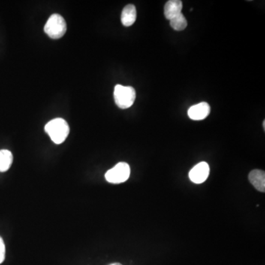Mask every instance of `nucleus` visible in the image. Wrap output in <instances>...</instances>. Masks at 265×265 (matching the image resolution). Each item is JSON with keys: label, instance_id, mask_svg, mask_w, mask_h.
<instances>
[{"label": "nucleus", "instance_id": "6e6552de", "mask_svg": "<svg viewBox=\"0 0 265 265\" xmlns=\"http://www.w3.org/2000/svg\"><path fill=\"white\" fill-rule=\"evenodd\" d=\"M182 7V1L180 0H170L164 6V16L169 20H171L181 13Z\"/></svg>", "mask_w": 265, "mask_h": 265}, {"label": "nucleus", "instance_id": "7ed1b4c3", "mask_svg": "<svg viewBox=\"0 0 265 265\" xmlns=\"http://www.w3.org/2000/svg\"><path fill=\"white\" fill-rule=\"evenodd\" d=\"M44 32L53 39L64 37L67 32V23L64 18L59 14H52L45 25Z\"/></svg>", "mask_w": 265, "mask_h": 265}, {"label": "nucleus", "instance_id": "20e7f679", "mask_svg": "<svg viewBox=\"0 0 265 265\" xmlns=\"http://www.w3.org/2000/svg\"><path fill=\"white\" fill-rule=\"evenodd\" d=\"M131 175L130 166L125 162H119L106 173V179L112 184L125 182Z\"/></svg>", "mask_w": 265, "mask_h": 265}, {"label": "nucleus", "instance_id": "39448f33", "mask_svg": "<svg viewBox=\"0 0 265 265\" xmlns=\"http://www.w3.org/2000/svg\"><path fill=\"white\" fill-rule=\"evenodd\" d=\"M209 173H210V169H209V164L203 161L194 166L190 170L189 176L190 180L194 184H202L206 181L209 176Z\"/></svg>", "mask_w": 265, "mask_h": 265}, {"label": "nucleus", "instance_id": "9d476101", "mask_svg": "<svg viewBox=\"0 0 265 265\" xmlns=\"http://www.w3.org/2000/svg\"><path fill=\"white\" fill-rule=\"evenodd\" d=\"M13 154L7 150L0 151V172L4 173L7 171L11 167L13 163Z\"/></svg>", "mask_w": 265, "mask_h": 265}, {"label": "nucleus", "instance_id": "f03ea898", "mask_svg": "<svg viewBox=\"0 0 265 265\" xmlns=\"http://www.w3.org/2000/svg\"><path fill=\"white\" fill-rule=\"evenodd\" d=\"M136 91L131 86L116 85L114 91V97L116 106L122 109L131 107L136 100Z\"/></svg>", "mask_w": 265, "mask_h": 265}, {"label": "nucleus", "instance_id": "0eeeda50", "mask_svg": "<svg viewBox=\"0 0 265 265\" xmlns=\"http://www.w3.org/2000/svg\"><path fill=\"white\" fill-rule=\"evenodd\" d=\"M249 181L256 189L261 192L265 191V173L263 170H254L250 173Z\"/></svg>", "mask_w": 265, "mask_h": 265}, {"label": "nucleus", "instance_id": "4468645a", "mask_svg": "<svg viewBox=\"0 0 265 265\" xmlns=\"http://www.w3.org/2000/svg\"><path fill=\"white\" fill-rule=\"evenodd\" d=\"M263 128H264V130L265 129V121L263 122Z\"/></svg>", "mask_w": 265, "mask_h": 265}, {"label": "nucleus", "instance_id": "1a4fd4ad", "mask_svg": "<svg viewBox=\"0 0 265 265\" xmlns=\"http://www.w3.org/2000/svg\"><path fill=\"white\" fill-rule=\"evenodd\" d=\"M136 8L133 4H128L124 7L121 15V22L125 27H130L136 20Z\"/></svg>", "mask_w": 265, "mask_h": 265}, {"label": "nucleus", "instance_id": "f257e3e1", "mask_svg": "<svg viewBox=\"0 0 265 265\" xmlns=\"http://www.w3.org/2000/svg\"><path fill=\"white\" fill-rule=\"evenodd\" d=\"M44 129L52 142L57 145L63 143L70 133L68 123L62 118H56L49 121L45 125Z\"/></svg>", "mask_w": 265, "mask_h": 265}, {"label": "nucleus", "instance_id": "423d86ee", "mask_svg": "<svg viewBox=\"0 0 265 265\" xmlns=\"http://www.w3.org/2000/svg\"><path fill=\"white\" fill-rule=\"evenodd\" d=\"M210 112V106L206 102H202L189 108L188 116L193 120H203L209 116Z\"/></svg>", "mask_w": 265, "mask_h": 265}, {"label": "nucleus", "instance_id": "f8f14e48", "mask_svg": "<svg viewBox=\"0 0 265 265\" xmlns=\"http://www.w3.org/2000/svg\"><path fill=\"white\" fill-rule=\"evenodd\" d=\"M5 258V245L2 238L0 236V264L4 262Z\"/></svg>", "mask_w": 265, "mask_h": 265}, {"label": "nucleus", "instance_id": "ddd939ff", "mask_svg": "<svg viewBox=\"0 0 265 265\" xmlns=\"http://www.w3.org/2000/svg\"><path fill=\"white\" fill-rule=\"evenodd\" d=\"M109 265H122L119 264V263H113V264H111Z\"/></svg>", "mask_w": 265, "mask_h": 265}, {"label": "nucleus", "instance_id": "9b49d317", "mask_svg": "<svg viewBox=\"0 0 265 265\" xmlns=\"http://www.w3.org/2000/svg\"><path fill=\"white\" fill-rule=\"evenodd\" d=\"M170 21V25L175 31H181L186 29L187 27V21L185 16L180 13L179 15L173 18Z\"/></svg>", "mask_w": 265, "mask_h": 265}]
</instances>
